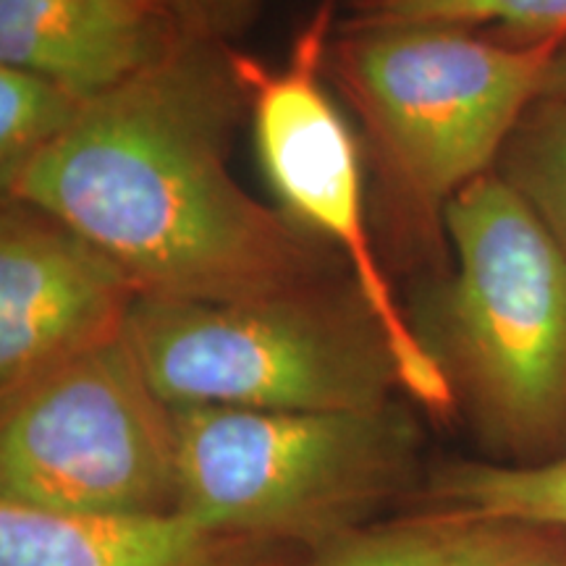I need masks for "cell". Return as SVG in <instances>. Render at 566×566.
Segmentation results:
<instances>
[{"mask_svg":"<svg viewBox=\"0 0 566 566\" xmlns=\"http://www.w3.org/2000/svg\"><path fill=\"white\" fill-rule=\"evenodd\" d=\"M250 118L239 53L187 30L3 181L111 254L142 296L247 302L352 279L344 258L231 174Z\"/></svg>","mask_w":566,"mask_h":566,"instance_id":"obj_1","label":"cell"},{"mask_svg":"<svg viewBox=\"0 0 566 566\" xmlns=\"http://www.w3.org/2000/svg\"><path fill=\"white\" fill-rule=\"evenodd\" d=\"M558 45H514L454 24L357 21L331 40L325 74L363 132L373 233L386 258L424 275L449 271L446 208L493 171Z\"/></svg>","mask_w":566,"mask_h":566,"instance_id":"obj_2","label":"cell"},{"mask_svg":"<svg viewBox=\"0 0 566 566\" xmlns=\"http://www.w3.org/2000/svg\"><path fill=\"white\" fill-rule=\"evenodd\" d=\"M449 271L407 313L488 462L566 457V252L493 171L446 208Z\"/></svg>","mask_w":566,"mask_h":566,"instance_id":"obj_3","label":"cell"},{"mask_svg":"<svg viewBox=\"0 0 566 566\" xmlns=\"http://www.w3.org/2000/svg\"><path fill=\"white\" fill-rule=\"evenodd\" d=\"M126 342L171 407L344 412L388 405L399 384L352 279L247 302L139 296Z\"/></svg>","mask_w":566,"mask_h":566,"instance_id":"obj_4","label":"cell"},{"mask_svg":"<svg viewBox=\"0 0 566 566\" xmlns=\"http://www.w3.org/2000/svg\"><path fill=\"white\" fill-rule=\"evenodd\" d=\"M179 512L265 543L342 535L412 478L420 430L388 401L344 412L174 407Z\"/></svg>","mask_w":566,"mask_h":566,"instance_id":"obj_5","label":"cell"},{"mask_svg":"<svg viewBox=\"0 0 566 566\" xmlns=\"http://www.w3.org/2000/svg\"><path fill=\"white\" fill-rule=\"evenodd\" d=\"M0 501L69 516L179 512L174 407L126 334L0 405Z\"/></svg>","mask_w":566,"mask_h":566,"instance_id":"obj_6","label":"cell"},{"mask_svg":"<svg viewBox=\"0 0 566 566\" xmlns=\"http://www.w3.org/2000/svg\"><path fill=\"white\" fill-rule=\"evenodd\" d=\"M336 0H323L296 34L283 69L239 53L250 87V122L260 168L281 210L344 258L352 281L384 331L399 386L436 417H454L457 401L441 367L417 338L380 260L365 197L363 145L325 90Z\"/></svg>","mask_w":566,"mask_h":566,"instance_id":"obj_7","label":"cell"},{"mask_svg":"<svg viewBox=\"0 0 566 566\" xmlns=\"http://www.w3.org/2000/svg\"><path fill=\"white\" fill-rule=\"evenodd\" d=\"M137 281L51 212L3 197L0 405L126 334Z\"/></svg>","mask_w":566,"mask_h":566,"instance_id":"obj_8","label":"cell"},{"mask_svg":"<svg viewBox=\"0 0 566 566\" xmlns=\"http://www.w3.org/2000/svg\"><path fill=\"white\" fill-rule=\"evenodd\" d=\"M189 27L142 0H0V63L103 95L160 61Z\"/></svg>","mask_w":566,"mask_h":566,"instance_id":"obj_9","label":"cell"},{"mask_svg":"<svg viewBox=\"0 0 566 566\" xmlns=\"http://www.w3.org/2000/svg\"><path fill=\"white\" fill-rule=\"evenodd\" d=\"M250 543L181 512L69 516L0 504V566H254Z\"/></svg>","mask_w":566,"mask_h":566,"instance_id":"obj_10","label":"cell"},{"mask_svg":"<svg viewBox=\"0 0 566 566\" xmlns=\"http://www.w3.org/2000/svg\"><path fill=\"white\" fill-rule=\"evenodd\" d=\"M428 491L441 516L566 530V457L533 467L457 459L438 467Z\"/></svg>","mask_w":566,"mask_h":566,"instance_id":"obj_11","label":"cell"},{"mask_svg":"<svg viewBox=\"0 0 566 566\" xmlns=\"http://www.w3.org/2000/svg\"><path fill=\"white\" fill-rule=\"evenodd\" d=\"M493 174L566 252V101L537 97L522 113Z\"/></svg>","mask_w":566,"mask_h":566,"instance_id":"obj_12","label":"cell"},{"mask_svg":"<svg viewBox=\"0 0 566 566\" xmlns=\"http://www.w3.org/2000/svg\"><path fill=\"white\" fill-rule=\"evenodd\" d=\"M357 24H454L514 45L566 42V0H352Z\"/></svg>","mask_w":566,"mask_h":566,"instance_id":"obj_13","label":"cell"},{"mask_svg":"<svg viewBox=\"0 0 566 566\" xmlns=\"http://www.w3.org/2000/svg\"><path fill=\"white\" fill-rule=\"evenodd\" d=\"M87 97L27 69L0 66V184L61 139Z\"/></svg>","mask_w":566,"mask_h":566,"instance_id":"obj_14","label":"cell"},{"mask_svg":"<svg viewBox=\"0 0 566 566\" xmlns=\"http://www.w3.org/2000/svg\"><path fill=\"white\" fill-rule=\"evenodd\" d=\"M462 520H436L342 535L315 566H449Z\"/></svg>","mask_w":566,"mask_h":566,"instance_id":"obj_15","label":"cell"},{"mask_svg":"<svg viewBox=\"0 0 566 566\" xmlns=\"http://www.w3.org/2000/svg\"><path fill=\"white\" fill-rule=\"evenodd\" d=\"M449 566H566V530L509 520H462Z\"/></svg>","mask_w":566,"mask_h":566,"instance_id":"obj_16","label":"cell"},{"mask_svg":"<svg viewBox=\"0 0 566 566\" xmlns=\"http://www.w3.org/2000/svg\"><path fill=\"white\" fill-rule=\"evenodd\" d=\"M252 17V0H181V19L189 30L226 38Z\"/></svg>","mask_w":566,"mask_h":566,"instance_id":"obj_17","label":"cell"},{"mask_svg":"<svg viewBox=\"0 0 566 566\" xmlns=\"http://www.w3.org/2000/svg\"><path fill=\"white\" fill-rule=\"evenodd\" d=\"M541 97H556V101H566V42L556 48L554 59L548 63L546 76H543Z\"/></svg>","mask_w":566,"mask_h":566,"instance_id":"obj_18","label":"cell"},{"mask_svg":"<svg viewBox=\"0 0 566 566\" xmlns=\"http://www.w3.org/2000/svg\"><path fill=\"white\" fill-rule=\"evenodd\" d=\"M142 3L158 6V9L174 11V13H179V17H181V0H142Z\"/></svg>","mask_w":566,"mask_h":566,"instance_id":"obj_19","label":"cell"}]
</instances>
